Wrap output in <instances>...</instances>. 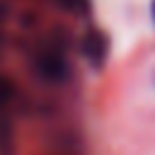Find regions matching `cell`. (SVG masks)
Returning a JSON list of instances; mask_svg holds the SVG:
<instances>
[{"instance_id":"1","label":"cell","mask_w":155,"mask_h":155,"mask_svg":"<svg viewBox=\"0 0 155 155\" xmlns=\"http://www.w3.org/2000/svg\"><path fill=\"white\" fill-rule=\"evenodd\" d=\"M85 51H87V56L92 58V63H102L104 61V56H107V36L102 34V31H90L87 34V39H85Z\"/></svg>"},{"instance_id":"2","label":"cell","mask_w":155,"mask_h":155,"mask_svg":"<svg viewBox=\"0 0 155 155\" xmlns=\"http://www.w3.org/2000/svg\"><path fill=\"white\" fill-rule=\"evenodd\" d=\"M39 70H41L46 78H51V80H58V78H63V73H65V65H63V61H61V58H56V56H48V58H41V61H39Z\"/></svg>"},{"instance_id":"3","label":"cell","mask_w":155,"mask_h":155,"mask_svg":"<svg viewBox=\"0 0 155 155\" xmlns=\"http://www.w3.org/2000/svg\"><path fill=\"white\" fill-rule=\"evenodd\" d=\"M10 153H12V128L0 111V155H10Z\"/></svg>"},{"instance_id":"4","label":"cell","mask_w":155,"mask_h":155,"mask_svg":"<svg viewBox=\"0 0 155 155\" xmlns=\"http://www.w3.org/2000/svg\"><path fill=\"white\" fill-rule=\"evenodd\" d=\"M65 10H70V12H82V10H87V0H58Z\"/></svg>"},{"instance_id":"5","label":"cell","mask_w":155,"mask_h":155,"mask_svg":"<svg viewBox=\"0 0 155 155\" xmlns=\"http://www.w3.org/2000/svg\"><path fill=\"white\" fill-rule=\"evenodd\" d=\"M153 15H155V2H153Z\"/></svg>"}]
</instances>
